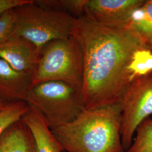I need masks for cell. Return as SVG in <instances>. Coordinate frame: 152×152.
Returning <instances> with one entry per match:
<instances>
[{
  "label": "cell",
  "mask_w": 152,
  "mask_h": 152,
  "mask_svg": "<svg viewBox=\"0 0 152 152\" xmlns=\"http://www.w3.org/2000/svg\"><path fill=\"white\" fill-rule=\"evenodd\" d=\"M72 36L83 54L85 109L121 103L132 82L152 73V50L130 27H109L83 15Z\"/></svg>",
  "instance_id": "6da1fadb"
},
{
  "label": "cell",
  "mask_w": 152,
  "mask_h": 152,
  "mask_svg": "<svg viewBox=\"0 0 152 152\" xmlns=\"http://www.w3.org/2000/svg\"><path fill=\"white\" fill-rule=\"evenodd\" d=\"M121 113V103L85 109L75 120L51 130L64 152H125Z\"/></svg>",
  "instance_id": "7a4b0ae2"
},
{
  "label": "cell",
  "mask_w": 152,
  "mask_h": 152,
  "mask_svg": "<svg viewBox=\"0 0 152 152\" xmlns=\"http://www.w3.org/2000/svg\"><path fill=\"white\" fill-rule=\"evenodd\" d=\"M15 24L11 36L22 37L41 49L49 42L72 36L74 16L46 8L34 1L13 9Z\"/></svg>",
  "instance_id": "3957f363"
},
{
  "label": "cell",
  "mask_w": 152,
  "mask_h": 152,
  "mask_svg": "<svg viewBox=\"0 0 152 152\" xmlns=\"http://www.w3.org/2000/svg\"><path fill=\"white\" fill-rule=\"evenodd\" d=\"M83 60L81 47L72 36L56 39L41 48V57L31 87L47 81L63 82L82 89Z\"/></svg>",
  "instance_id": "277c9868"
},
{
  "label": "cell",
  "mask_w": 152,
  "mask_h": 152,
  "mask_svg": "<svg viewBox=\"0 0 152 152\" xmlns=\"http://www.w3.org/2000/svg\"><path fill=\"white\" fill-rule=\"evenodd\" d=\"M25 102L38 110L51 129L75 120L85 109L82 90L57 81L30 87Z\"/></svg>",
  "instance_id": "5b68a950"
},
{
  "label": "cell",
  "mask_w": 152,
  "mask_h": 152,
  "mask_svg": "<svg viewBox=\"0 0 152 152\" xmlns=\"http://www.w3.org/2000/svg\"><path fill=\"white\" fill-rule=\"evenodd\" d=\"M121 139L125 151L134 140L138 127L152 114V73L134 80L121 102Z\"/></svg>",
  "instance_id": "8992f818"
},
{
  "label": "cell",
  "mask_w": 152,
  "mask_h": 152,
  "mask_svg": "<svg viewBox=\"0 0 152 152\" xmlns=\"http://www.w3.org/2000/svg\"><path fill=\"white\" fill-rule=\"evenodd\" d=\"M145 0H87L85 15L112 28L127 27L131 17Z\"/></svg>",
  "instance_id": "52a82bcc"
},
{
  "label": "cell",
  "mask_w": 152,
  "mask_h": 152,
  "mask_svg": "<svg viewBox=\"0 0 152 152\" xmlns=\"http://www.w3.org/2000/svg\"><path fill=\"white\" fill-rule=\"evenodd\" d=\"M41 54V49L22 37L11 36L0 42V59L17 72L32 77Z\"/></svg>",
  "instance_id": "ba28073f"
},
{
  "label": "cell",
  "mask_w": 152,
  "mask_h": 152,
  "mask_svg": "<svg viewBox=\"0 0 152 152\" xmlns=\"http://www.w3.org/2000/svg\"><path fill=\"white\" fill-rule=\"evenodd\" d=\"M32 77L19 73L0 59V100L9 103L24 101Z\"/></svg>",
  "instance_id": "9c48e42d"
},
{
  "label": "cell",
  "mask_w": 152,
  "mask_h": 152,
  "mask_svg": "<svg viewBox=\"0 0 152 152\" xmlns=\"http://www.w3.org/2000/svg\"><path fill=\"white\" fill-rule=\"evenodd\" d=\"M29 106L22 120L32 134L37 152H64L44 116L35 107Z\"/></svg>",
  "instance_id": "30bf717a"
},
{
  "label": "cell",
  "mask_w": 152,
  "mask_h": 152,
  "mask_svg": "<svg viewBox=\"0 0 152 152\" xmlns=\"http://www.w3.org/2000/svg\"><path fill=\"white\" fill-rule=\"evenodd\" d=\"M0 152H37L32 134L22 119L0 136Z\"/></svg>",
  "instance_id": "8fae6325"
},
{
  "label": "cell",
  "mask_w": 152,
  "mask_h": 152,
  "mask_svg": "<svg viewBox=\"0 0 152 152\" xmlns=\"http://www.w3.org/2000/svg\"><path fill=\"white\" fill-rule=\"evenodd\" d=\"M128 27L133 29L152 50V0L133 12Z\"/></svg>",
  "instance_id": "7c38bea8"
},
{
  "label": "cell",
  "mask_w": 152,
  "mask_h": 152,
  "mask_svg": "<svg viewBox=\"0 0 152 152\" xmlns=\"http://www.w3.org/2000/svg\"><path fill=\"white\" fill-rule=\"evenodd\" d=\"M28 104L24 101L9 103L0 112V136L11 125L21 120L29 110Z\"/></svg>",
  "instance_id": "4fadbf2b"
},
{
  "label": "cell",
  "mask_w": 152,
  "mask_h": 152,
  "mask_svg": "<svg viewBox=\"0 0 152 152\" xmlns=\"http://www.w3.org/2000/svg\"><path fill=\"white\" fill-rule=\"evenodd\" d=\"M125 152H152V119L148 118L138 127L132 144Z\"/></svg>",
  "instance_id": "5bb4252c"
},
{
  "label": "cell",
  "mask_w": 152,
  "mask_h": 152,
  "mask_svg": "<svg viewBox=\"0 0 152 152\" xmlns=\"http://www.w3.org/2000/svg\"><path fill=\"white\" fill-rule=\"evenodd\" d=\"M15 16L13 9L3 13L0 16V42L10 37L14 32Z\"/></svg>",
  "instance_id": "9a60e30c"
},
{
  "label": "cell",
  "mask_w": 152,
  "mask_h": 152,
  "mask_svg": "<svg viewBox=\"0 0 152 152\" xmlns=\"http://www.w3.org/2000/svg\"><path fill=\"white\" fill-rule=\"evenodd\" d=\"M31 0H0V16L5 11L29 3Z\"/></svg>",
  "instance_id": "2e32d148"
},
{
  "label": "cell",
  "mask_w": 152,
  "mask_h": 152,
  "mask_svg": "<svg viewBox=\"0 0 152 152\" xmlns=\"http://www.w3.org/2000/svg\"><path fill=\"white\" fill-rule=\"evenodd\" d=\"M7 104L8 103H5V102H3L2 100H0V112H1L2 110H3L5 108V107H6V105H7Z\"/></svg>",
  "instance_id": "e0dca14e"
},
{
  "label": "cell",
  "mask_w": 152,
  "mask_h": 152,
  "mask_svg": "<svg viewBox=\"0 0 152 152\" xmlns=\"http://www.w3.org/2000/svg\"></svg>",
  "instance_id": "ac0fdd59"
}]
</instances>
